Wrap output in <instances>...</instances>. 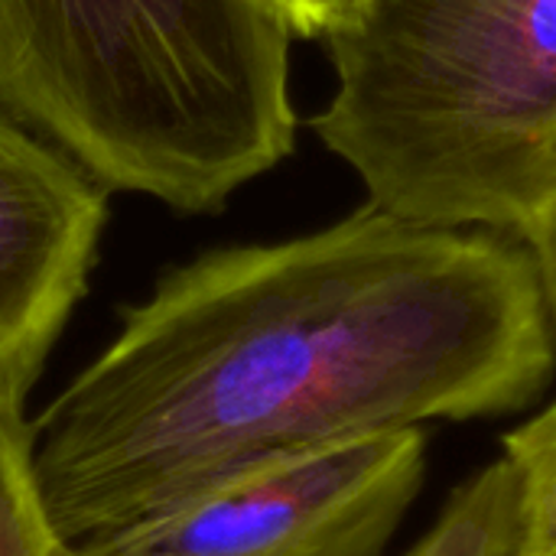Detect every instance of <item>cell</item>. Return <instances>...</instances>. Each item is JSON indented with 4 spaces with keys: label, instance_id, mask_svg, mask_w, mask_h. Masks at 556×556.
<instances>
[{
    "label": "cell",
    "instance_id": "obj_2",
    "mask_svg": "<svg viewBox=\"0 0 556 556\" xmlns=\"http://www.w3.org/2000/svg\"><path fill=\"white\" fill-rule=\"evenodd\" d=\"M290 42L264 0H0V104L108 192L218 212L293 153Z\"/></svg>",
    "mask_w": 556,
    "mask_h": 556
},
{
    "label": "cell",
    "instance_id": "obj_6",
    "mask_svg": "<svg viewBox=\"0 0 556 556\" xmlns=\"http://www.w3.org/2000/svg\"><path fill=\"white\" fill-rule=\"evenodd\" d=\"M518 534V482L508 459L489 463L443 505L433 528L401 556H511Z\"/></svg>",
    "mask_w": 556,
    "mask_h": 556
},
{
    "label": "cell",
    "instance_id": "obj_5",
    "mask_svg": "<svg viewBox=\"0 0 556 556\" xmlns=\"http://www.w3.org/2000/svg\"><path fill=\"white\" fill-rule=\"evenodd\" d=\"M108 189L0 108V391L26 401L88 293Z\"/></svg>",
    "mask_w": 556,
    "mask_h": 556
},
{
    "label": "cell",
    "instance_id": "obj_4",
    "mask_svg": "<svg viewBox=\"0 0 556 556\" xmlns=\"http://www.w3.org/2000/svg\"><path fill=\"white\" fill-rule=\"evenodd\" d=\"M427 482V433L345 443L215 489L72 556H384Z\"/></svg>",
    "mask_w": 556,
    "mask_h": 556
},
{
    "label": "cell",
    "instance_id": "obj_10",
    "mask_svg": "<svg viewBox=\"0 0 556 556\" xmlns=\"http://www.w3.org/2000/svg\"><path fill=\"white\" fill-rule=\"evenodd\" d=\"M521 241L528 244V251L534 257L556 339V189L554 195L538 208V215L528 222V228L521 231Z\"/></svg>",
    "mask_w": 556,
    "mask_h": 556
},
{
    "label": "cell",
    "instance_id": "obj_3",
    "mask_svg": "<svg viewBox=\"0 0 556 556\" xmlns=\"http://www.w3.org/2000/svg\"><path fill=\"white\" fill-rule=\"evenodd\" d=\"M316 137L391 215L521 238L556 189V0H368Z\"/></svg>",
    "mask_w": 556,
    "mask_h": 556
},
{
    "label": "cell",
    "instance_id": "obj_8",
    "mask_svg": "<svg viewBox=\"0 0 556 556\" xmlns=\"http://www.w3.org/2000/svg\"><path fill=\"white\" fill-rule=\"evenodd\" d=\"M518 482V534L511 556H556V401L502 437Z\"/></svg>",
    "mask_w": 556,
    "mask_h": 556
},
{
    "label": "cell",
    "instance_id": "obj_11",
    "mask_svg": "<svg viewBox=\"0 0 556 556\" xmlns=\"http://www.w3.org/2000/svg\"><path fill=\"white\" fill-rule=\"evenodd\" d=\"M65 556H72V554H68V551H65Z\"/></svg>",
    "mask_w": 556,
    "mask_h": 556
},
{
    "label": "cell",
    "instance_id": "obj_7",
    "mask_svg": "<svg viewBox=\"0 0 556 556\" xmlns=\"http://www.w3.org/2000/svg\"><path fill=\"white\" fill-rule=\"evenodd\" d=\"M23 404L0 391V556H65L36 482Z\"/></svg>",
    "mask_w": 556,
    "mask_h": 556
},
{
    "label": "cell",
    "instance_id": "obj_9",
    "mask_svg": "<svg viewBox=\"0 0 556 556\" xmlns=\"http://www.w3.org/2000/svg\"><path fill=\"white\" fill-rule=\"evenodd\" d=\"M293 36L332 39L345 33L365 10L368 0H264Z\"/></svg>",
    "mask_w": 556,
    "mask_h": 556
},
{
    "label": "cell",
    "instance_id": "obj_1",
    "mask_svg": "<svg viewBox=\"0 0 556 556\" xmlns=\"http://www.w3.org/2000/svg\"><path fill=\"white\" fill-rule=\"evenodd\" d=\"M556 339L528 244L365 202L169 267L29 420L65 547L345 443L531 407Z\"/></svg>",
    "mask_w": 556,
    "mask_h": 556
}]
</instances>
